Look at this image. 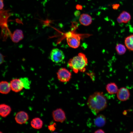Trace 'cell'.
I'll list each match as a JSON object with an SVG mask.
<instances>
[{
  "label": "cell",
  "mask_w": 133,
  "mask_h": 133,
  "mask_svg": "<svg viewBox=\"0 0 133 133\" xmlns=\"http://www.w3.org/2000/svg\"><path fill=\"white\" fill-rule=\"evenodd\" d=\"M79 21L82 25L85 26H88L91 24L92 19L91 17L88 14H83L81 15Z\"/></svg>",
  "instance_id": "4fadbf2b"
},
{
  "label": "cell",
  "mask_w": 133,
  "mask_h": 133,
  "mask_svg": "<svg viewBox=\"0 0 133 133\" xmlns=\"http://www.w3.org/2000/svg\"><path fill=\"white\" fill-rule=\"evenodd\" d=\"M56 124L54 123L48 126V128L50 131H53L56 129Z\"/></svg>",
  "instance_id": "7402d4cb"
},
{
  "label": "cell",
  "mask_w": 133,
  "mask_h": 133,
  "mask_svg": "<svg viewBox=\"0 0 133 133\" xmlns=\"http://www.w3.org/2000/svg\"><path fill=\"white\" fill-rule=\"evenodd\" d=\"M131 19V16L129 13L125 11H123L117 18V21L119 23H126Z\"/></svg>",
  "instance_id": "8fae6325"
},
{
  "label": "cell",
  "mask_w": 133,
  "mask_h": 133,
  "mask_svg": "<svg viewBox=\"0 0 133 133\" xmlns=\"http://www.w3.org/2000/svg\"><path fill=\"white\" fill-rule=\"evenodd\" d=\"M0 10H2L4 7V4L3 0H0Z\"/></svg>",
  "instance_id": "d4e9b609"
},
{
  "label": "cell",
  "mask_w": 133,
  "mask_h": 133,
  "mask_svg": "<svg viewBox=\"0 0 133 133\" xmlns=\"http://www.w3.org/2000/svg\"><path fill=\"white\" fill-rule=\"evenodd\" d=\"M50 58L51 60L56 63H59L62 61L65 58L63 52L57 48L52 49L50 54Z\"/></svg>",
  "instance_id": "277c9868"
},
{
  "label": "cell",
  "mask_w": 133,
  "mask_h": 133,
  "mask_svg": "<svg viewBox=\"0 0 133 133\" xmlns=\"http://www.w3.org/2000/svg\"><path fill=\"white\" fill-rule=\"evenodd\" d=\"M8 10H0V25L2 28H7V22L8 18L10 16Z\"/></svg>",
  "instance_id": "9c48e42d"
},
{
  "label": "cell",
  "mask_w": 133,
  "mask_h": 133,
  "mask_svg": "<svg viewBox=\"0 0 133 133\" xmlns=\"http://www.w3.org/2000/svg\"><path fill=\"white\" fill-rule=\"evenodd\" d=\"M120 6V5L118 4H116L112 5V8L114 10L117 9Z\"/></svg>",
  "instance_id": "603a6c76"
},
{
  "label": "cell",
  "mask_w": 133,
  "mask_h": 133,
  "mask_svg": "<svg viewBox=\"0 0 133 133\" xmlns=\"http://www.w3.org/2000/svg\"><path fill=\"white\" fill-rule=\"evenodd\" d=\"M76 8L78 10H81L82 9V6L80 5H77L76 6Z\"/></svg>",
  "instance_id": "83f0119b"
},
{
  "label": "cell",
  "mask_w": 133,
  "mask_h": 133,
  "mask_svg": "<svg viewBox=\"0 0 133 133\" xmlns=\"http://www.w3.org/2000/svg\"><path fill=\"white\" fill-rule=\"evenodd\" d=\"M88 60L85 55L82 52L70 59L68 64L69 67L75 73L84 72L87 65Z\"/></svg>",
  "instance_id": "7a4b0ae2"
},
{
  "label": "cell",
  "mask_w": 133,
  "mask_h": 133,
  "mask_svg": "<svg viewBox=\"0 0 133 133\" xmlns=\"http://www.w3.org/2000/svg\"><path fill=\"white\" fill-rule=\"evenodd\" d=\"M31 124L32 127L36 129H39L42 128L43 125V122L39 118L35 117L31 121Z\"/></svg>",
  "instance_id": "d6986e66"
},
{
  "label": "cell",
  "mask_w": 133,
  "mask_h": 133,
  "mask_svg": "<svg viewBox=\"0 0 133 133\" xmlns=\"http://www.w3.org/2000/svg\"><path fill=\"white\" fill-rule=\"evenodd\" d=\"M11 89L10 83L5 81H1L0 83V92L3 94L8 93Z\"/></svg>",
  "instance_id": "9a60e30c"
},
{
  "label": "cell",
  "mask_w": 133,
  "mask_h": 133,
  "mask_svg": "<svg viewBox=\"0 0 133 133\" xmlns=\"http://www.w3.org/2000/svg\"><path fill=\"white\" fill-rule=\"evenodd\" d=\"M67 43L70 47L75 49L78 48L80 43V37L78 35L69 32L66 34Z\"/></svg>",
  "instance_id": "3957f363"
},
{
  "label": "cell",
  "mask_w": 133,
  "mask_h": 133,
  "mask_svg": "<svg viewBox=\"0 0 133 133\" xmlns=\"http://www.w3.org/2000/svg\"><path fill=\"white\" fill-rule=\"evenodd\" d=\"M130 96V91L127 88L123 87L118 89L117 93V97L118 99L122 101L127 100Z\"/></svg>",
  "instance_id": "ba28073f"
},
{
  "label": "cell",
  "mask_w": 133,
  "mask_h": 133,
  "mask_svg": "<svg viewBox=\"0 0 133 133\" xmlns=\"http://www.w3.org/2000/svg\"><path fill=\"white\" fill-rule=\"evenodd\" d=\"M57 74L58 79L62 82H68L71 78V72L65 68H60L57 72Z\"/></svg>",
  "instance_id": "5b68a950"
},
{
  "label": "cell",
  "mask_w": 133,
  "mask_h": 133,
  "mask_svg": "<svg viewBox=\"0 0 133 133\" xmlns=\"http://www.w3.org/2000/svg\"></svg>",
  "instance_id": "f1b7e54d"
},
{
  "label": "cell",
  "mask_w": 133,
  "mask_h": 133,
  "mask_svg": "<svg viewBox=\"0 0 133 133\" xmlns=\"http://www.w3.org/2000/svg\"><path fill=\"white\" fill-rule=\"evenodd\" d=\"M11 39L14 43H17L23 39L24 35L22 31L20 29H17L12 34Z\"/></svg>",
  "instance_id": "7c38bea8"
},
{
  "label": "cell",
  "mask_w": 133,
  "mask_h": 133,
  "mask_svg": "<svg viewBox=\"0 0 133 133\" xmlns=\"http://www.w3.org/2000/svg\"><path fill=\"white\" fill-rule=\"evenodd\" d=\"M11 109L10 107L4 104L0 105V115L2 117H5L10 113Z\"/></svg>",
  "instance_id": "2e32d148"
},
{
  "label": "cell",
  "mask_w": 133,
  "mask_h": 133,
  "mask_svg": "<svg viewBox=\"0 0 133 133\" xmlns=\"http://www.w3.org/2000/svg\"><path fill=\"white\" fill-rule=\"evenodd\" d=\"M106 122L105 116L102 114H100L97 116L94 120L95 125L98 127H103L105 125Z\"/></svg>",
  "instance_id": "5bb4252c"
},
{
  "label": "cell",
  "mask_w": 133,
  "mask_h": 133,
  "mask_svg": "<svg viewBox=\"0 0 133 133\" xmlns=\"http://www.w3.org/2000/svg\"><path fill=\"white\" fill-rule=\"evenodd\" d=\"M0 64L2 63L3 62L4 59V56L1 53L0 54Z\"/></svg>",
  "instance_id": "484cf974"
},
{
  "label": "cell",
  "mask_w": 133,
  "mask_h": 133,
  "mask_svg": "<svg viewBox=\"0 0 133 133\" xmlns=\"http://www.w3.org/2000/svg\"><path fill=\"white\" fill-rule=\"evenodd\" d=\"M29 119V117L28 114L23 111H20L18 112L15 117L16 122L21 124L25 123Z\"/></svg>",
  "instance_id": "30bf717a"
},
{
  "label": "cell",
  "mask_w": 133,
  "mask_h": 133,
  "mask_svg": "<svg viewBox=\"0 0 133 133\" xmlns=\"http://www.w3.org/2000/svg\"><path fill=\"white\" fill-rule=\"evenodd\" d=\"M126 48L125 45L121 43L117 44L115 47L117 53L120 55H123L126 53Z\"/></svg>",
  "instance_id": "ffe728a7"
},
{
  "label": "cell",
  "mask_w": 133,
  "mask_h": 133,
  "mask_svg": "<svg viewBox=\"0 0 133 133\" xmlns=\"http://www.w3.org/2000/svg\"><path fill=\"white\" fill-rule=\"evenodd\" d=\"M124 43L126 48L129 50L133 51V34L126 37L125 39Z\"/></svg>",
  "instance_id": "ac0fdd59"
},
{
  "label": "cell",
  "mask_w": 133,
  "mask_h": 133,
  "mask_svg": "<svg viewBox=\"0 0 133 133\" xmlns=\"http://www.w3.org/2000/svg\"><path fill=\"white\" fill-rule=\"evenodd\" d=\"M106 89L107 92L110 94L117 93L118 90L117 85L114 82L108 83L106 86Z\"/></svg>",
  "instance_id": "e0dca14e"
},
{
  "label": "cell",
  "mask_w": 133,
  "mask_h": 133,
  "mask_svg": "<svg viewBox=\"0 0 133 133\" xmlns=\"http://www.w3.org/2000/svg\"><path fill=\"white\" fill-rule=\"evenodd\" d=\"M10 83L11 89L16 92L21 91L24 88L23 83L20 78L12 79Z\"/></svg>",
  "instance_id": "52a82bcc"
},
{
  "label": "cell",
  "mask_w": 133,
  "mask_h": 133,
  "mask_svg": "<svg viewBox=\"0 0 133 133\" xmlns=\"http://www.w3.org/2000/svg\"><path fill=\"white\" fill-rule=\"evenodd\" d=\"M74 14L76 16L78 17L80 15V12L79 11H76L75 12Z\"/></svg>",
  "instance_id": "4316f807"
},
{
  "label": "cell",
  "mask_w": 133,
  "mask_h": 133,
  "mask_svg": "<svg viewBox=\"0 0 133 133\" xmlns=\"http://www.w3.org/2000/svg\"><path fill=\"white\" fill-rule=\"evenodd\" d=\"M22 82L24 85V88L26 89H29L30 88L31 82L28 78L25 77L20 78Z\"/></svg>",
  "instance_id": "44dd1931"
},
{
  "label": "cell",
  "mask_w": 133,
  "mask_h": 133,
  "mask_svg": "<svg viewBox=\"0 0 133 133\" xmlns=\"http://www.w3.org/2000/svg\"><path fill=\"white\" fill-rule=\"evenodd\" d=\"M52 116L54 120L57 122L63 123L66 120L65 113L62 109L57 108L52 112Z\"/></svg>",
  "instance_id": "8992f818"
},
{
  "label": "cell",
  "mask_w": 133,
  "mask_h": 133,
  "mask_svg": "<svg viewBox=\"0 0 133 133\" xmlns=\"http://www.w3.org/2000/svg\"><path fill=\"white\" fill-rule=\"evenodd\" d=\"M94 133H105V132L102 129H99L96 131L94 132Z\"/></svg>",
  "instance_id": "cb8c5ba5"
},
{
  "label": "cell",
  "mask_w": 133,
  "mask_h": 133,
  "mask_svg": "<svg viewBox=\"0 0 133 133\" xmlns=\"http://www.w3.org/2000/svg\"><path fill=\"white\" fill-rule=\"evenodd\" d=\"M87 105L94 115L104 109L107 106V101L102 92H96L90 95Z\"/></svg>",
  "instance_id": "6da1fadb"
}]
</instances>
